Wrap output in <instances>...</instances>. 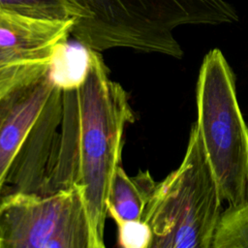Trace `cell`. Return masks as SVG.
<instances>
[{"label":"cell","instance_id":"12","mask_svg":"<svg viewBox=\"0 0 248 248\" xmlns=\"http://www.w3.org/2000/svg\"><path fill=\"white\" fill-rule=\"evenodd\" d=\"M117 226L118 244L124 248H150L152 232L143 220L126 221Z\"/></svg>","mask_w":248,"mask_h":248},{"label":"cell","instance_id":"1","mask_svg":"<svg viewBox=\"0 0 248 248\" xmlns=\"http://www.w3.org/2000/svg\"><path fill=\"white\" fill-rule=\"evenodd\" d=\"M136 119L127 92L92 49L84 80L62 91V118L42 194L83 190L96 248H104L107 198L120 165L126 126Z\"/></svg>","mask_w":248,"mask_h":248},{"label":"cell","instance_id":"4","mask_svg":"<svg viewBox=\"0 0 248 248\" xmlns=\"http://www.w3.org/2000/svg\"><path fill=\"white\" fill-rule=\"evenodd\" d=\"M222 196L196 123L180 166L157 182L144 211L150 248H211Z\"/></svg>","mask_w":248,"mask_h":248},{"label":"cell","instance_id":"5","mask_svg":"<svg viewBox=\"0 0 248 248\" xmlns=\"http://www.w3.org/2000/svg\"><path fill=\"white\" fill-rule=\"evenodd\" d=\"M196 105L195 123L223 201L232 206L248 202V125L233 71L219 48L202 59Z\"/></svg>","mask_w":248,"mask_h":248},{"label":"cell","instance_id":"11","mask_svg":"<svg viewBox=\"0 0 248 248\" xmlns=\"http://www.w3.org/2000/svg\"><path fill=\"white\" fill-rule=\"evenodd\" d=\"M0 9L47 20H69L75 17L69 0H0Z\"/></svg>","mask_w":248,"mask_h":248},{"label":"cell","instance_id":"2","mask_svg":"<svg viewBox=\"0 0 248 248\" xmlns=\"http://www.w3.org/2000/svg\"><path fill=\"white\" fill-rule=\"evenodd\" d=\"M71 35L99 52L126 47L176 59L183 50L173 36L180 25H219L239 18L226 0H69Z\"/></svg>","mask_w":248,"mask_h":248},{"label":"cell","instance_id":"6","mask_svg":"<svg viewBox=\"0 0 248 248\" xmlns=\"http://www.w3.org/2000/svg\"><path fill=\"white\" fill-rule=\"evenodd\" d=\"M0 248H96L82 188L1 196Z\"/></svg>","mask_w":248,"mask_h":248},{"label":"cell","instance_id":"7","mask_svg":"<svg viewBox=\"0 0 248 248\" xmlns=\"http://www.w3.org/2000/svg\"><path fill=\"white\" fill-rule=\"evenodd\" d=\"M74 19L47 20L0 9V97L44 75Z\"/></svg>","mask_w":248,"mask_h":248},{"label":"cell","instance_id":"8","mask_svg":"<svg viewBox=\"0 0 248 248\" xmlns=\"http://www.w3.org/2000/svg\"><path fill=\"white\" fill-rule=\"evenodd\" d=\"M156 184L148 170H140L137 175L130 176L119 165L107 198L108 215L116 224L142 220Z\"/></svg>","mask_w":248,"mask_h":248},{"label":"cell","instance_id":"9","mask_svg":"<svg viewBox=\"0 0 248 248\" xmlns=\"http://www.w3.org/2000/svg\"><path fill=\"white\" fill-rule=\"evenodd\" d=\"M92 48L77 39L61 42L53 55L49 72L58 87L64 90L77 88L85 78Z\"/></svg>","mask_w":248,"mask_h":248},{"label":"cell","instance_id":"3","mask_svg":"<svg viewBox=\"0 0 248 248\" xmlns=\"http://www.w3.org/2000/svg\"><path fill=\"white\" fill-rule=\"evenodd\" d=\"M61 118L62 90L49 69L0 97V197L9 184L43 193Z\"/></svg>","mask_w":248,"mask_h":248},{"label":"cell","instance_id":"10","mask_svg":"<svg viewBox=\"0 0 248 248\" xmlns=\"http://www.w3.org/2000/svg\"><path fill=\"white\" fill-rule=\"evenodd\" d=\"M211 248H248V202L222 211Z\"/></svg>","mask_w":248,"mask_h":248}]
</instances>
